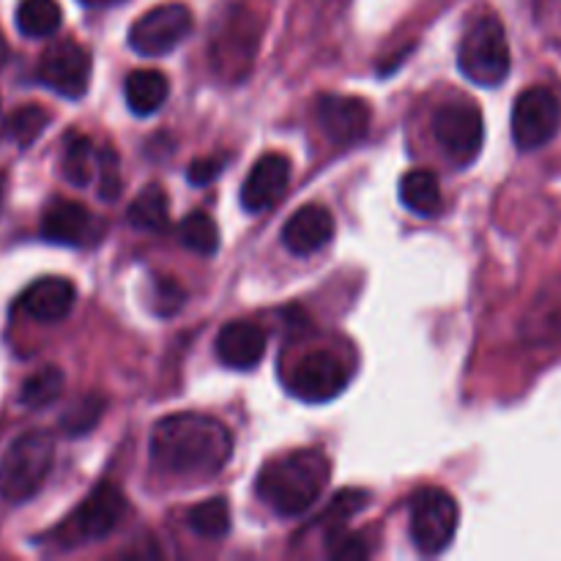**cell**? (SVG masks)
Masks as SVG:
<instances>
[{
	"instance_id": "6da1fadb",
	"label": "cell",
	"mask_w": 561,
	"mask_h": 561,
	"mask_svg": "<svg viewBox=\"0 0 561 561\" xmlns=\"http://www.w3.org/2000/svg\"><path fill=\"white\" fill-rule=\"evenodd\" d=\"M233 455V436L208 414H170L151 431V460L159 471L181 480H211Z\"/></svg>"
},
{
	"instance_id": "7a4b0ae2",
	"label": "cell",
	"mask_w": 561,
	"mask_h": 561,
	"mask_svg": "<svg viewBox=\"0 0 561 561\" xmlns=\"http://www.w3.org/2000/svg\"><path fill=\"white\" fill-rule=\"evenodd\" d=\"M329 463L321 449H296L268 460L257 474V496L279 518H299L329 485Z\"/></svg>"
},
{
	"instance_id": "3957f363",
	"label": "cell",
	"mask_w": 561,
	"mask_h": 561,
	"mask_svg": "<svg viewBox=\"0 0 561 561\" xmlns=\"http://www.w3.org/2000/svg\"><path fill=\"white\" fill-rule=\"evenodd\" d=\"M126 510H129V504H126L124 491H121L115 482H99V485L88 493L85 502H82L69 518L60 520L42 542L64 548V551L88 546V542H99L118 529Z\"/></svg>"
},
{
	"instance_id": "277c9868",
	"label": "cell",
	"mask_w": 561,
	"mask_h": 561,
	"mask_svg": "<svg viewBox=\"0 0 561 561\" xmlns=\"http://www.w3.org/2000/svg\"><path fill=\"white\" fill-rule=\"evenodd\" d=\"M55 442L44 431H27L9 444L0 460V496L9 504L31 502L47 482Z\"/></svg>"
},
{
	"instance_id": "5b68a950",
	"label": "cell",
	"mask_w": 561,
	"mask_h": 561,
	"mask_svg": "<svg viewBox=\"0 0 561 561\" xmlns=\"http://www.w3.org/2000/svg\"><path fill=\"white\" fill-rule=\"evenodd\" d=\"M458 64L466 80L474 85L496 88L507 80L513 55H510L507 33L496 16H480L466 31L458 49Z\"/></svg>"
},
{
	"instance_id": "8992f818",
	"label": "cell",
	"mask_w": 561,
	"mask_h": 561,
	"mask_svg": "<svg viewBox=\"0 0 561 561\" xmlns=\"http://www.w3.org/2000/svg\"><path fill=\"white\" fill-rule=\"evenodd\" d=\"M433 137L449 162L469 168L480 157L482 142H485V121H482L480 107L469 99L444 102L433 113Z\"/></svg>"
},
{
	"instance_id": "52a82bcc",
	"label": "cell",
	"mask_w": 561,
	"mask_h": 561,
	"mask_svg": "<svg viewBox=\"0 0 561 561\" xmlns=\"http://www.w3.org/2000/svg\"><path fill=\"white\" fill-rule=\"evenodd\" d=\"M458 531V504L444 488H422L411 502V540L420 553L433 557L453 542Z\"/></svg>"
},
{
	"instance_id": "ba28073f",
	"label": "cell",
	"mask_w": 561,
	"mask_h": 561,
	"mask_svg": "<svg viewBox=\"0 0 561 561\" xmlns=\"http://www.w3.org/2000/svg\"><path fill=\"white\" fill-rule=\"evenodd\" d=\"M561 129V102L546 85L526 88L513 107V140L520 151L548 146Z\"/></svg>"
},
{
	"instance_id": "9c48e42d",
	"label": "cell",
	"mask_w": 561,
	"mask_h": 561,
	"mask_svg": "<svg viewBox=\"0 0 561 561\" xmlns=\"http://www.w3.org/2000/svg\"><path fill=\"white\" fill-rule=\"evenodd\" d=\"M348 378L351 373L340 356L329 354V351H310L288 373L285 387L294 398L305 400L310 405H321L340 398L348 387Z\"/></svg>"
},
{
	"instance_id": "30bf717a",
	"label": "cell",
	"mask_w": 561,
	"mask_h": 561,
	"mask_svg": "<svg viewBox=\"0 0 561 561\" xmlns=\"http://www.w3.org/2000/svg\"><path fill=\"white\" fill-rule=\"evenodd\" d=\"M192 33V11L184 3H162L137 16L129 27V44L137 55H168Z\"/></svg>"
},
{
	"instance_id": "8fae6325",
	"label": "cell",
	"mask_w": 561,
	"mask_h": 561,
	"mask_svg": "<svg viewBox=\"0 0 561 561\" xmlns=\"http://www.w3.org/2000/svg\"><path fill=\"white\" fill-rule=\"evenodd\" d=\"M38 80L64 99L85 96L91 82V53L71 38L53 44L38 60Z\"/></svg>"
},
{
	"instance_id": "7c38bea8",
	"label": "cell",
	"mask_w": 561,
	"mask_h": 561,
	"mask_svg": "<svg viewBox=\"0 0 561 561\" xmlns=\"http://www.w3.org/2000/svg\"><path fill=\"white\" fill-rule=\"evenodd\" d=\"M316 121L334 146H354L370 131L373 110L359 96L323 93L316 104Z\"/></svg>"
},
{
	"instance_id": "4fadbf2b",
	"label": "cell",
	"mask_w": 561,
	"mask_h": 561,
	"mask_svg": "<svg viewBox=\"0 0 561 561\" xmlns=\"http://www.w3.org/2000/svg\"><path fill=\"white\" fill-rule=\"evenodd\" d=\"M102 219L93 217L82 203L53 201L42 217V236L53 244L91 247L102 239Z\"/></svg>"
},
{
	"instance_id": "5bb4252c",
	"label": "cell",
	"mask_w": 561,
	"mask_h": 561,
	"mask_svg": "<svg viewBox=\"0 0 561 561\" xmlns=\"http://www.w3.org/2000/svg\"><path fill=\"white\" fill-rule=\"evenodd\" d=\"M290 181V159L285 153L268 151L252 164L241 190V206L250 214H263L283 201Z\"/></svg>"
},
{
	"instance_id": "9a60e30c",
	"label": "cell",
	"mask_w": 561,
	"mask_h": 561,
	"mask_svg": "<svg viewBox=\"0 0 561 561\" xmlns=\"http://www.w3.org/2000/svg\"><path fill=\"white\" fill-rule=\"evenodd\" d=\"M334 236V217L327 206L307 203L296 208L283 228V244L290 255H312Z\"/></svg>"
},
{
	"instance_id": "2e32d148",
	"label": "cell",
	"mask_w": 561,
	"mask_h": 561,
	"mask_svg": "<svg viewBox=\"0 0 561 561\" xmlns=\"http://www.w3.org/2000/svg\"><path fill=\"white\" fill-rule=\"evenodd\" d=\"M257 49V27L252 22L250 11L239 16H230L228 27L219 31V36L214 38V66H217L222 75L241 77L244 69L239 64H244L250 69L252 55Z\"/></svg>"
},
{
	"instance_id": "e0dca14e",
	"label": "cell",
	"mask_w": 561,
	"mask_h": 561,
	"mask_svg": "<svg viewBox=\"0 0 561 561\" xmlns=\"http://www.w3.org/2000/svg\"><path fill=\"white\" fill-rule=\"evenodd\" d=\"M77 299V288L66 277H42L27 285L20 296V310L33 321L58 323L71 312Z\"/></svg>"
},
{
	"instance_id": "ac0fdd59",
	"label": "cell",
	"mask_w": 561,
	"mask_h": 561,
	"mask_svg": "<svg viewBox=\"0 0 561 561\" xmlns=\"http://www.w3.org/2000/svg\"><path fill=\"white\" fill-rule=\"evenodd\" d=\"M217 356L230 370H252L266 356V332L252 321H230L217 334Z\"/></svg>"
},
{
	"instance_id": "d6986e66",
	"label": "cell",
	"mask_w": 561,
	"mask_h": 561,
	"mask_svg": "<svg viewBox=\"0 0 561 561\" xmlns=\"http://www.w3.org/2000/svg\"><path fill=\"white\" fill-rule=\"evenodd\" d=\"M126 104L135 115H153L170 96V82L157 69H137L124 82Z\"/></svg>"
},
{
	"instance_id": "ffe728a7",
	"label": "cell",
	"mask_w": 561,
	"mask_h": 561,
	"mask_svg": "<svg viewBox=\"0 0 561 561\" xmlns=\"http://www.w3.org/2000/svg\"><path fill=\"white\" fill-rule=\"evenodd\" d=\"M400 203L420 217H436L442 211V184L433 170H409L400 179Z\"/></svg>"
},
{
	"instance_id": "44dd1931",
	"label": "cell",
	"mask_w": 561,
	"mask_h": 561,
	"mask_svg": "<svg viewBox=\"0 0 561 561\" xmlns=\"http://www.w3.org/2000/svg\"><path fill=\"white\" fill-rule=\"evenodd\" d=\"M126 219L135 230L142 233H164L170 228V203L159 184L142 186L140 195L129 203Z\"/></svg>"
},
{
	"instance_id": "7402d4cb",
	"label": "cell",
	"mask_w": 561,
	"mask_h": 561,
	"mask_svg": "<svg viewBox=\"0 0 561 561\" xmlns=\"http://www.w3.org/2000/svg\"><path fill=\"white\" fill-rule=\"evenodd\" d=\"M16 31L27 38H47L60 27L64 11L58 0H22L16 5Z\"/></svg>"
},
{
	"instance_id": "603a6c76",
	"label": "cell",
	"mask_w": 561,
	"mask_h": 561,
	"mask_svg": "<svg viewBox=\"0 0 561 561\" xmlns=\"http://www.w3.org/2000/svg\"><path fill=\"white\" fill-rule=\"evenodd\" d=\"M96 153L93 151L91 137L85 135H69L64 146V179L69 181L71 186H85L91 184L93 173H96Z\"/></svg>"
},
{
	"instance_id": "cb8c5ba5",
	"label": "cell",
	"mask_w": 561,
	"mask_h": 561,
	"mask_svg": "<svg viewBox=\"0 0 561 561\" xmlns=\"http://www.w3.org/2000/svg\"><path fill=\"white\" fill-rule=\"evenodd\" d=\"M186 524L195 531L197 537H206V540H222L230 531V504L228 499L214 496L206 502L195 504L186 515Z\"/></svg>"
},
{
	"instance_id": "d4e9b609",
	"label": "cell",
	"mask_w": 561,
	"mask_h": 561,
	"mask_svg": "<svg viewBox=\"0 0 561 561\" xmlns=\"http://www.w3.org/2000/svg\"><path fill=\"white\" fill-rule=\"evenodd\" d=\"M64 383L66 378L58 367H42V370H36L33 376L25 378V383H22L20 389V403L31 411L47 409V405H53L55 400L64 394Z\"/></svg>"
},
{
	"instance_id": "484cf974",
	"label": "cell",
	"mask_w": 561,
	"mask_h": 561,
	"mask_svg": "<svg viewBox=\"0 0 561 561\" xmlns=\"http://www.w3.org/2000/svg\"><path fill=\"white\" fill-rule=\"evenodd\" d=\"M179 239L186 250L197 252V255H214L219 250V230L217 222L208 217L206 211H192L181 219Z\"/></svg>"
},
{
	"instance_id": "4316f807",
	"label": "cell",
	"mask_w": 561,
	"mask_h": 561,
	"mask_svg": "<svg viewBox=\"0 0 561 561\" xmlns=\"http://www.w3.org/2000/svg\"><path fill=\"white\" fill-rule=\"evenodd\" d=\"M49 113L38 104H25V107L14 110V113L5 118V137L16 142L20 148H27L36 142V137L47 129Z\"/></svg>"
},
{
	"instance_id": "83f0119b",
	"label": "cell",
	"mask_w": 561,
	"mask_h": 561,
	"mask_svg": "<svg viewBox=\"0 0 561 561\" xmlns=\"http://www.w3.org/2000/svg\"><path fill=\"white\" fill-rule=\"evenodd\" d=\"M104 414V398L102 394H88L80 398L64 416H60V427L66 431V436H85L91 433V427L102 420Z\"/></svg>"
},
{
	"instance_id": "f1b7e54d",
	"label": "cell",
	"mask_w": 561,
	"mask_h": 561,
	"mask_svg": "<svg viewBox=\"0 0 561 561\" xmlns=\"http://www.w3.org/2000/svg\"><path fill=\"white\" fill-rule=\"evenodd\" d=\"M96 175H99V197H102V201H115V197L121 195V162L113 146L99 148Z\"/></svg>"
},
{
	"instance_id": "f546056e",
	"label": "cell",
	"mask_w": 561,
	"mask_h": 561,
	"mask_svg": "<svg viewBox=\"0 0 561 561\" xmlns=\"http://www.w3.org/2000/svg\"><path fill=\"white\" fill-rule=\"evenodd\" d=\"M367 502H370V496H367L365 491L337 493V496H334V502H332V507L323 513V524H327V529H334V526L345 524L351 515H356L359 510H365Z\"/></svg>"
},
{
	"instance_id": "4dcf8cb0",
	"label": "cell",
	"mask_w": 561,
	"mask_h": 561,
	"mask_svg": "<svg viewBox=\"0 0 561 561\" xmlns=\"http://www.w3.org/2000/svg\"><path fill=\"white\" fill-rule=\"evenodd\" d=\"M186 294L175 279H159L157 283V312L159 316H173L181 310Z\"/></svg>"
},
{
	"instance_id": "1f68e13d",
	"label": "cell",
	"mask_w": 561,
	"mask_h": 561,
	"mask_svg": "<svg viewBox=\"0 0 561 561\" xmlns=\"http://www.w3.org/2000/svg\"><path fill=\"white\" fill-rule=\"evenodd\" d=\"M225 162H228V157H203V159H195V162L190 164V173H186V179H190L195 186L211 184V181L217 179L219 173H222Z\"/></svg>"
},
{
	"instance_id": "d6a6232c",
	"label": "cell",
	"mask_w": 561,
	"mask_h": 561,
	"mask_svg": "<svg viewBox=\"0 0 561 561\" xmlns=\"http://www.w3.org/2000/svg\"><path fill=\"white\" fill-rule=\"evenodd\" d=\"M367 553H370V548H367L356 535L337 537V540H332V557L334 559H362V557H367Z\"/></svg>"
},
{
	"instance_id": "836d02e7",
	"label": "cell",
	"mask_w": 561,
	"mask_h": 561,
	"mask_svg": "<svg viewBox=\"0 0 561 561\" xmlns=\"http://www.w3.org/2000/svg\"><path fill=\"white\" fill-rule=\"evenodd\" d=\"M5 60H9V44H5L3 31H0V69L5 66Z\"/></svg>"
},
{
	"instance_id": "e575fe53",
	"label": "cell",
	"mask_w": 561,
	"mask_h": 561,
	"mask_svg": "<svg viewBox=\"0 0 561 561\" xmlns=\"http://www.w3.org/2000/svg\"><path fill=\"white\" fill-rule=\"evenodd\" d=\"M0 137H5V118H3V107H0Z\"/></svg>"
}]
</instances>
